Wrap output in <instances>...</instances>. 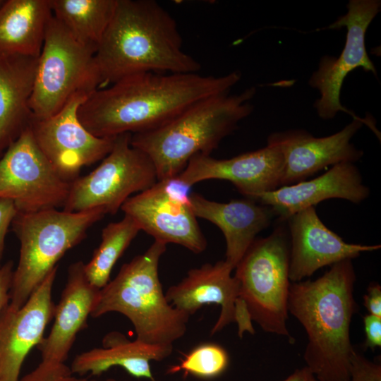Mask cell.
<instances>
[{"label": "cell", "mask_w": 381, "mask_h": 381, "mask_svg": "<svg viewBox=\"0 0 381 381\" xmlns=\"http://www.w3.org/2000/svg\"><path fill=\"white\" fill-rule=\"evenodd\" d=\"M241 77L236 71L219 76L198 73L131 75L94 91L79 107L78 118L99 138L152 131L205 98L230 92Z\"/></svg>", "instance_id": "6da1fadb"}, {"label": "cell", "mask_w": 381, "mask_h": 381, "mask_svg": "<svg viewBox=\"0 0 381 381\" xmlns=\"http://www.w3.org/2000/svg\"><path fill=\"white\" fill-rule=\"evenodd\" d=\"M99 89L144 73H194L201 64L183 49L172 16L153 0H118L95 53Z\"/></svg>", "instance_id": "7a4b0ae2"}, {"label": "cell", "mask_w": 381, "mask_h": 381, "mask_svg": "<svg viewBox=\"0 0 381 381\" xmlns=\"http://www.w3.org/2000/svg\"><path fill=\"white\" fill-rule=\"evenodd\" d=\"M356 280L352 260L347 259L331 265L317 279L290 284L288 312L307 334L303 358L318 381L350 378L356 351L350 338L351 322L357 311Z\"/></svg>", "instance_id": "3957f363"}, {"label": "cell", "mask_w": 381, "mask_h": 381, "mask_svg": "<svg viewBox=\"0 0 381 381\" xmlns=\"http://www.w3.org/2000/svg\"><path fill=\"white\" fill-rule=\"evenodd\" d=\"M255 87L205 98L152 131L131 134V145L152 162L157 181L179 175L197 154L210 155L253 111Z\"/></svg>", "instance_id": "277c9868"}, {"label": "cell", "mask_w": 381, "mask_h": 381, "mask_svg": "<svg viewBox=\"0 0 381 381\" xmlns=\"http://www.w3.org/2000/svg\"><path fill=\"white\" fill-rule=\"evenodd\" d=\"M166 250L167 244L155 241L145 252L123 264L100 289L90 316L121 313L133 325L138 341L173 346L186 334L190 316L173 307L162 290L159 262Z\"/></svg>", "instance_id": "5b68a950"}, {"label": "cell", "mask_w": 381, "mask_h": 381, "mask_svg": "<svg viewBox=\"0 0 381 381\" xmlns=\"http://www.w3.org/2000/svg\"><path fill=\"white\" fill-rule=\"evenodd\" d=\"M105 214L102 208L17 213L11 224L20 242V254L13 270L9 306L21 307L64 255Z\"/></svg>", "instance_id": "8992f818"}, {"label": "cell", "mask_w": 381, "mask_h": 381, "mask_svg": "<svg viewBox=\"0 0 381 381\" xmlns=\"http://www.w3.org/2000/svg\"><path fill=\"white\" fill-rule=\"evenodd\" d=\"M290 242L283 226L255 238L234 270L242 311L267 333L293 342L287 327Z\"/></svg>", "instance_id": "52a82bcc"}, {"label": "cell", "mask_w": 381, "mask_h": 381, "mask_svg": "<svg viewBox=\"0 0 381 381\" xmlns=\"http://www.w3.org/2000/svg\"><path fill=\"white\" fill-rule=\"evenodd\" d=\"M96 49L77 41L52 15L38 56L30 107L32 117L48 118L75 95L99 89Z\"/></svg>", "instance_id": "ba28073f"}, {"label": "cell", "mask_w": 381, "mask_h": 381, "mask_svg": "<svg viewBox=\"0 0 381 381\" xmlns=\"http://www.w3.org/2000/svg\"><path fill=\"white\" fill-rule=\"evenodd\" d=\"M131 133L115 138L110 152L88 174L71 183L63 210L70 212L102 208L114 214L135 193L144 191L158 181L149 157L131 145Z\"/></svg>", "instance_id": "9c48e42d"}, {"label": "cell", "mask_w": 381, "mask_h": 381, "mask_svg": "<svg viewBox=\"0 0 381 381\" xmlns=\"http://www.w3.org/2000/svg\"><path fill=\"white\" fill-rule=\"evenodd\" d=\"M71 183L41 152L29 126L0 157V198L12 201L18 213L63 207Z\"/></svg>", "instance_id": "30bf717a"}, {"label": "cell", "mask_w": 381, "mask_h": 381, "mask_svg": "<svg viewBox=\"0 0 381 381\" xmlns=\"http://www.w3.org/2000/svg\"><path fill=\"white\" fill-rule=\"evenodd\" d=\"M380 0H351L347 13L339 16L328 29H347L346 43L338 57L323 56L317 71L311 75L308 84L320 92L313 107L322 119H333L338 112L351 114L340 102L342 83L349 73L357 68L377 76L375 67L365 45L367 29L380 11Z\"/></svg>", "instance_id": "8fae6325"}, {"label": "cell", "mask_w": 381, "mask_h": 381, "mask_svg": "<svg viewBox=\"0 0 381 381\" xmlns=\"http://www.w3.org/2000/svg\"><path fill=\"white\" fill-rule=\"evenodd\" d=\"M90 95L73 97L55 114L43 119L32 116L29 123L33 138L55 171L72 182L80 169L102 160L111 150L115 138H99L80 122L78 109Z\"/></svg>", "instance_id": "7c38bea8"}, {"label": "cell", "mask_w": 381, "mask_h": 381, "mask_svg": "<svg viewBox=\"0 0 381 381\" xmlns=\"http://www.w3.org/2000/svg\"><path fill=\"white\" fill-rule=\"evenodd\" d=\"M363 123L361 118H355L341 131L320 138L303 129L270 134L267 145L277 148L283 157L281 186L305 181L328 166L355 163L361 159L363 150L356 147L351 140Z\"/></svg>", "instance_id": "4fadbf2b"}, {"label": "cell", "mask_w": 381, "mask_h": 381, "mask_svg": "<svg viewBox=\"0 0 381 381\" xmlns=\"http://www.w3.org/2000/svg\"><path fill=\"white\" fill-rule=\"evenodd\" d=\"M54 267L20 308L5 307L0 314V381H19L29 352L44 338L53 319L55 304L52 288Z\"/></svg>", "instance_id": "5bb4252c"}, {"label": "cell", "mask_w": 381, "mask_h": 381, "mask_svg": "<svg viewBox=\"0 0 381 381\" xmlns=\"http://www.w3.org/2000/svg\"><path fill=\"white\" fill-rule=\"evenodd\" d=\"M283 164L280 152L267 145L230 159L197 154L177 177L191 187L205 180L229 181L241 194L254 200L260 194L281 186Z\"/></svg>", "instance_id": "9a60e30c"}, {"label": "cell", "mask_w": 381, "mask_h": 381, "mask_svg": "<svg viewBox=\"0 0 381 381\" xmlns=\"http://www.w3.org/2000/svg\"><path fill=\"white\" fill-rule=\"evenodd\" d=\"M286 220L290 234L291 282L303 281L322 267L381 248L380 245L346 243L324 224L315 207L301 210Z\"/></svg>", "instance_id": "2e32d148"}, {"label": "cell", "mask_w": 381, "mask_h": 381, "mask_svg": "<svg viewBox=\"0 0 381 381\" xmlns=\"http://www.w3.org/2000/svg\"><path fill=\"white\" fill-rule=\"evenodd\" d=\"M121 210L155 241L178 244L195 254L207 248V240L190 205L170 198L161 181L128 198Z\"/></svg>", "instance_id": "e0dca14e"}, {"label": "cell", "mask_w": 381, "mask_h": 381, "mask_svg": "<svg viewBox=\"0 0 381 381\" xmlns=\"http://www.w3.org/2000/svg\"><path fill=\"white\" fill-rule=\"evenodd\" d=\"M233 270L225 260L193 268L180 282L167 289L166 298L173 307L190 317L205 305L220 306L219 318L210 332L213 335L231 322H241L243 318L238 282L231 275Z\"/></svg>", "instance_id": "ac0fdd59"}, {"label": "cell", "mask_w": 381, "mask_h": 381, "mask_svg": "<svg viewBox=\"0 0 381 381\" xmlns=\"http://www.w3.org/2000/svg\"><path fill=\"white\" fill-rule=\"evenodd\" d=\"M370 195L354 163L341 162L309 181L281 186L258 195L254 200L270 207L282 221L296 212L331 198L360 203Z\"/></svg>", "instance_id": "d6986e66"}, {"label": "cell", "mask_w": 381, "mask_h": 381, "mask_svg": "<svg viewBox=\"0 0 381 381\" xmlns=\"http://www.w3.org/2000/svg\"><path fill=\"white\" fill-rule=\"evenodd\" d=\"M99 291L87 279L83 261L69 266L66 284L55 305L52 327L37 346L42 361L65 363L77 334L87 326Z\"/></svg>", "instance_id": "ffe728a7"}, {"label": "cell", "mask_w": 381, "mask_h": 381, "mask_svg": "<svg viewBox=\"0 0 381 381\" xmlns=\"http://www.w3.org/2000/svg\"><path fill=\"white\" fill-rule=\"evenodd\" d=\"M190 207L196 218L212 222L222 231L226 241L224 260L234 270L275 215L270 207L250 198L219 202L195 193L190 195Z\"/></svg>", "instance_id": "44dd1931"}, {"label": "cell", "mask_w": 381, "mask_h": 381, "mask_svg": "<svg viewBox=\"0 0 381 381\" xmlns=\"http://www.w3.org/2000/svg\"><path fill=\"white\" fill-rule=\"evenodd\" d=\"M38 57L0 54V157L29 126Z\"/></svg>", "instance_id": "7402d4cb"}, {"label": "cell", "mask_w": 381, "mask_h": 381, "mask_svg": "<svg viewBox=\"0 0 381 381\" xmlns=\"http://www.w3.org/2000/svg\"><path fill=\"white\" fill-rule=\"evenodd\" d=\"M173 351V346L145 344L131 341L119 332L107 333L102 347L93 348L75 356L71 365L73 373L100 375L113 367L123 368L136 378L157 381L151 370L150 361H162Z\"/></svg>", "instance_id": "603a6c76"}, {"label": "cell", "mask_w": 381, "mask_h": 381, "mask_svg": "<svg viewBox=\"0 0 381 381\" xmlns=\"http://www.w3.org/2000/svg\"><path fill=\"white\" fill-rule=\"evenodd\" d=\"M52 15L49 0H6L0 8V54L38 57Z\"/></svg>", "instance_id": "cb8c5ba5"}, {"label": "cell", "mask_w": 381, "mask_h": 381, "mask_svg": "<svg viewBox=\"0 0 381 381\" xmlns=\"http://www.w3.org/2000/svg\"><path fill=\"white\" fill-rule=\"evenodd\" d=\"M53 16L83 45L97 49L118 0H49Z\"/></svg>", "instance_id": "d4e9b609"}, {"label": "cell", "mask_w": 381, "mask_h": 381, "mask_svg": "<svg viewBox=\"0 0 381 381\" xmlns=\"http://www.w3.org/2000/svg\"><path fill=\"white\" fill-rule=\"evenodd\" d=\"M141 231L137 222L124 214L122 219L108 224L102 231V240L84 271L89 282L101 289L109 282L112 269Z\"/></svg>", "instance_id": "484cf974"}, {"label": "cell", "mask_w": 381, "mask_h": 381, "mask_svg": "<svg viewBox=\"0 0 381 381\" xmlns=\"http://www.w3.org/2000/svg\"><path fill=\"white\" fill-rule=\"evenodd\" d=\"M229 365L227 351L214 342L201 343L186 353L180 363L170 367L167 373L174 374L182 372L183 377L188 375L204 380H211L222 375Z\"/></svg>", "instance_id": "4316f807"}, {"label": "cell", "mask_w": 381, "mask_h": 381, "mask_svg": "<svg viewBox=\"0 0 381 381\" xmlns=\"http://www.w3.org/2000/svg\"><path fill=\"white\" fill-rule=\"evenodd\" d=\"M19 381H119L114 378L104 380L76 376L65 363L41 361L32 370Z\"/></svg>", "instance_id": "83f0119b"}, {"label": "cell", "mask_w": 381, "mask_h": 381, "mask_svg": "<svg viewBox=\"0 0 381 381\" xmlns=\"http://www.w3.org/2000/svg\"><path fill=\"white\" fill-rule=\"evenodd\" d=\"M346 381H381V365L356 350L351 361L350 378Z\"/></svg>", "instance_id": "f1b7e54d"}, {"label": "cell", "mask_w": 381, "mask_h": 381, "mask_svg": "<svg viewBox=\"0 0 381 381\" xmlns=\"http://www.w3.org/2000/svg\"><path fill=\"white\" fill-rule=\"evenodd\" d=\"M17 213L16 207L12 201L0 198V267L4 255L6 236Z\"/></svg>", "instance_id": "f546056e"}, {"label": "cell", "mask_w": 381, "mask_h": 381, "mask_svg": "<svg viewBox=\"0 0 381 381\" xmlns=\"http://www.w3.org/2000/svg\"><path fill=\"white\" fill-rule=\"evenodd\" d=\"M365 349L374 351L381 346V318L366 314L363 316Z\"/></svg>", "instance_id": "4dcf8cb0"}, {"label": "cell", "mask_w": 381, "mask_h": 381, "mask_svg": "<svg viewBox=\"0 0 381 381\" xmlns=\"http://www.w3.org/2000/svg\"><path fill=\"white\" fill-rule=\"evenodd\" d=\"M13 270V263L11 260L7 261L0 267V314L10 302Z\"/></svg>", "instance_id": "1f68e13d"}, {"label": "cell", "mask_w": 381, "mask_h": 381, "mask_svg": "<svg viewBox=\"0 0 381 381\" xmlns=\"http://www.w3.org/2000/svg\"><path fill=\"white\" fill-rule=\"evenodd\" d=\"M363 304L368 314L381 318V286L371 282L363 296Z\"/></svg>", "instance_id": "d6a6232c"}, {"label": "cell", "mask_w": 381, "mask_h": 381, "mask_svg": "<svg viewBox=\"0 0 381 381\" xmlns=\"http://www.w3.org/2000/svg\"><path fill=\"white\" fill-rule=\"evenodd\" d=\"M282 381H318L313 372L306 366L295 370Z\"/></svg>", "instance_id": "836d02e7"}, {"label": "cell", "mask_w": 381, "mask_h": 381, "mask_svg": "<svg viewBox=\"0 0 381 381\" xmlns=\"http://www.w3.org/2000/svg\"><path fill=\"white\" fill-rule=\"evenodd\" d=\"M6 0H0V8L3 6Z\"/></svg>", "instance_id": "e575fe53"}]
</instances>
